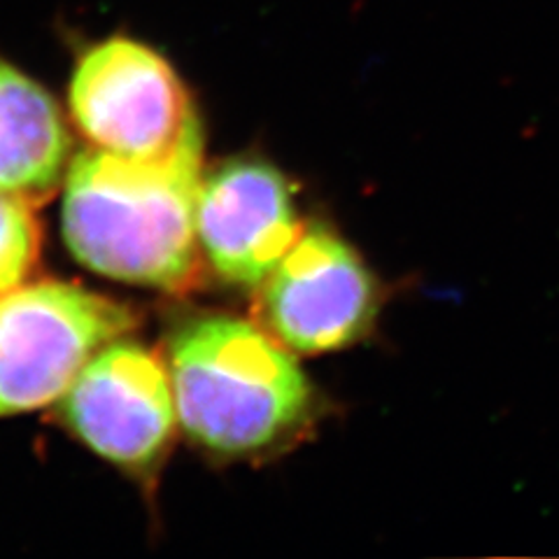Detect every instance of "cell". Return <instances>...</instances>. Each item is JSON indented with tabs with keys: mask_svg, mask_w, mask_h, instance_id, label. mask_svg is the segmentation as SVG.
Segmentation results:
<instances>
[{
	"mask_svg": "<svg viewBox=\"0 0 559 559\" xmlns=\"http://www.w3.org/2000/svg\"><path fill=\"white\" fill-rule=\"evenodd\" d=\"M380 294L364 259L324 224H308L259 285L264 329L301 355H324L369 334Z\"/></svg>",
	"mask_w": 559,
	"mask_h": 559,
	"instance_id": "5b68a950",
	"label": "cell"
},
{
	"mask_svg": "<svg viewBox=\"0 0 559 559\" xmlns=\"http://www.w3.org/2000/svg\"><path fill=\"white\" fill-rule=\"evenodd\" d=\"M201 154L150 164L90 147L70 162L63 238L82 266L170 294L201 280Z\"/></svg>",
	"mask_w": 559,
	"mask_h": 559,
	"instance_id": "6da1fadb",
	"label": "cell"
},
{
	"mask_svg": "<svg viewBox=\"0 0 559 559\" xmlns=\"http://www.w3.org/2000/svg\"><path fill=\"white\" fill-rule=\"evenodd\" d=\"M68 100L80 133L100 152L150 164L203 152L197 105L178 70L129 35L82 51Z\"/></svg>",
	"mask_w": 559,
	"mask_h": 559,
	"instance_id": "3957f363",
	"label": "cell"
},
{
	"mask_svg": "<svg viewBox=\"0 0 559 559\" xmlns=\"http://www.w3.org/2000/svg\"><path fill=\"white\" fill-rule=\"evenodd\" d=\"M40 254V231L28 203L0 194V294L24 285Z\"/></svg>",
	"mask_w": 559,
	"mask_h": 559,
	"instance_id": "9c48e42d",
	"label": "cell"
},
{
	"mask_svg": "<svg viewBox=\"0 0 559 559\" xmlns=\"http://www.w3.org/2000/svg\"><path fill=\"white\" fill-rule=\"evenodd\" d=\"M201 254L229 285L259 287L299 240L292 185L261 159H231L201 178Z\"/></svg>",
	"mask_w": 559,
	"mask_h": 559,
	"instance_id": "52a82bcc",
	"label": "cell"
},
{
	"mask_svg": "<svg viewBox=\"0 0 559 559\" xmlns=\"http://www.w3.org/2000/svg\"><path fill=\"white\" fill-rule=\"evenodd\" d=\"M70 135L57 100L0 59V194L40 203L61 185Z\"/></svg>",
	"mask_w": 559,
	"mask_h": 559,
	"instance_id": "ba28073f",
	"label": "cell"
},
{
	"mask_svg": "<svg viewBox=\"0 0 559 559\" xmlns=\"http://www.w3.org/2000/svg\"><path fill=\"white\" fill-rule=\"evenodd\" d=\"M269 329L234 314H201L175 331L168 371L178 423L219 457L254 460L299 439L314 390Z\"/></svg>",
	"mask_w": 559,
	"mask_h": 559,
	"instance_id": "7a4b0ae2",
	"label": "cell"
},
{
	"mask_svg": "<svg viewBox=\"0 0 559 559\" xmlns=\"http://www.w3.org/2000/svg\"><path fill=\"white\" fill-rule=\"evenodd\" d=\"M61 399L66 425L100 457L140 476L164 462L178 408L168 366L152 349L112 341L86 361Z\"/></svg>",
	"mask_w": 559,
	"mask_h": 559,
	"instance_id": "8992f818",
	"label": "cell"
},
{
	"mask_svg": "<svg viewBox=\"0 0 559 559\" xmlns=\"http://www.w3.org/2000/svg\"><path fill=\"white\" fill-rule=\"evenodd\" d=\"M135 322L127 306L68 283L0 294V417L61 399L86 361Z\"/></svg>",
	"mask_w": 559,
	"mask_h": 559,
	"instance_id": "277c9868",
	"label": "cell"
}]
</instances>
